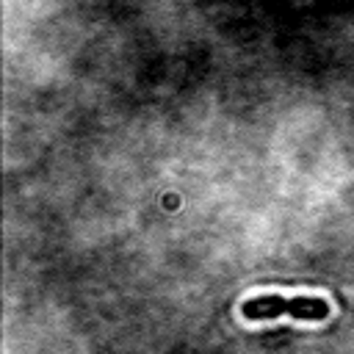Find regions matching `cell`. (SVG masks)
<instances>
[{
    "label": "cell",
    "instance_id": "cell-1",
    "mask_svg": "<svg viewBox=\"0 0 354 354\" xmlns=\"http://www.w3.org/2000/svg\"><path fill=\"white\" fill-rule=\"evenodd\" d=\"M243 318L249 321H271L279 315L301 318V321H324L329 315V301L318 296H279V293H266L246 299L241 304Z\"/></svg>",
    "mask_w": 354,
    "mask_h": 354
}]
</instances>
